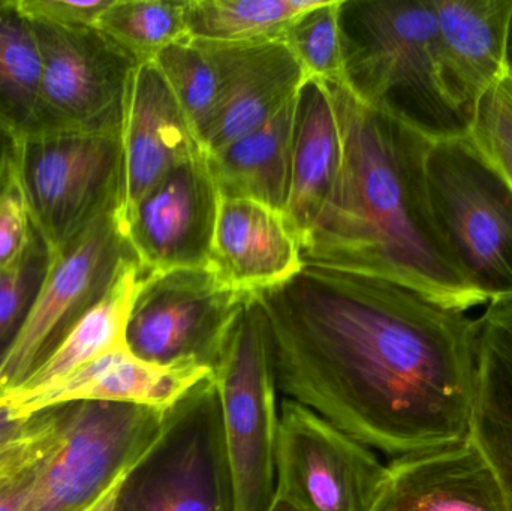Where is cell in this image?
<instances>
[{"instance_id":"obj_38","label":"cell","mask_w":512,"mask_h":511,"mask_svg":"<svg viewBox=\"0 0 512 511\" xmlns=\"http://www.w3.org/2000/svg\"><path fill=\"white\" fill-rule=\"evenodd\" d=\"M507 69L508 75H510L512 80V21L510 29V38H508Z\"/></svg>"},{"instance_id":"obj_24","label":"cell","mask_w":512,"mask_h":511,"mask_svg":"<svg viewBox=\"0 0 512 511\" xmlns=\"http://www.w3.org/2000/svg\"><path fill=\"white\" fill-rule=\"evenodd\" d=\"M41 54L32 21L18 0H0V126L20 140L32 122Z\"/></svg>"},{"instance_id":"obj_31","label":"cell","mask_w":512,"mask_h":511,"mask_svg":"<svg viewBox=\"0 0 512 511\" xmlns=\"http://www.w3.org/2000/svg\"><path fill=\"white\" fill-rule=\"evenodd\" d=\"M471 137L512 186V80L505 75L481 98Z\"/></svg>"},{"instance_id":"obj_4","label":"cell","mask_w":512,"mask_h":511,"mask_svg":"<svg viewBox=\"0 0 512 511\" xmlns=\"http://www.w3.org/2000/svg\"><path fill=\"white\" fill-rule=\"evenodd\" d=\"M433 219L469 290L489 305L512 299V186L469 135L432 141Z\"/></svg>"},{"instance_id":"obj_17","label":"cell","mask_w":512,"mask_h":511,"mask_svg":"<svg viewBox=\"0 0 512 511\" xmlns=\"http://www.w3.org/2000/svg\"><path fill=\"white\" fill-rule=\"evenodd\" d=\"M209 266L227 287L254 294L288 281L303 261L282 212L258 201L221 197Z\"/></svg>"},{"instance_id":"obj_6","label":"cell","mask_w":512,"mask_h":511,"mask_svg":"<svg viewBox=\"0 0 512 511\" xmlns=\"http://www.w3.org/2000/svg\"><path fill=\"white\" fill-rule=\"evenodd\" d=\"M114 511H236L215 377L167 411L155 443L126 474Z\"/></svg>"},{"instance_id":"obj_35","label":"cell","mask_w":512,"mask_h":511,"mask_svg":"<svg viewBox=\"0 0 512 511\" xmlns=\"http://www.w3.org/2000/svg\"><path fill=\"white\" fill-rule=\"evenodd\" d=\"M17 140L0 126V191L14 180V159Z\"/></svg>"},{"instance_id":"obj_2","label":"cell","mask_w":512,"mask_h":511,"mask_svg":"<svg viewBox=\"0 0 512 511\" xmlns=\"http://www.w3.org/2000/svg\"><path fill=\"white\" fill-rule=\"evenodd\" d=\"M328 83V81H327ZM343 155L333 192L301 245L303 264L370 273L468 312L483 305L454 266L427 194L432 140L330 83Z\"/></svg>"},{"instance_id":"obj_21","label":"cell","mask_w":512,"mask_h":511,"mask_svg":"<svg viewBox=\"0 0 512 511\" xmlns=\"http://www.w3.org/2000/svg\"><path fill=\"white\" fill-rule=\"evenodd\" d=\"M477 320L471 440L501 480L512 506V299Z\"/></svg>"},{"instance_id":"obj_23","label":"cell","mask_w":512,"mask_h":511,"mask_svg":"<svg viewBox=\"0 0 512 511\" xmlns=\"http://www.w3.org/2000/svg\"><path fill=\"white\" fill-rule=\"evenodd\" d=\"M140 276V263L129 264L110 291L77 321L50 356L20 387L5 395L12 399L35 395L108 351L126 345V324Z\"/></svg>"},{"instance_id":"obj_12","label":"cell","mask_w":512,"mask_h":511,"mask_svg":"<svg viewBox=\"0 0 512 511\" xmlns=\"http://www.w3.org/2000/svg\"><path fill=\"white\" fill-rule=\"evenodd\" d=\"M387 476L372 449L304 405L282 402L276 494L303 511H375Z\"/></svg>"},{"instance_id":"obj_11","label":"cell","mask_w":512,"mask_h":511,"mask_svg":"<svg viewBox=\"0 0 512 511\" xmlns=\"http://www.w3.org/2000/svg\"><path fill=\"white\" fill-rule=\"evenodd\" d=\"M137 261L120 227L117 209L54 252L23 324L0 357V389L8 393L20 387L110 291L123 270Z\"/></svg>"},{"instance_id":"obj_20","label":"cell","mask_w":512,"mask_h":511,"mask_svg":"<svg viewBox=\"0 0 512 511\" xmlns=\"http://www.w3.org/2000/svg\"><path fill=\"white\" fill-rule=\"evenodd\" d=\"M445 66L469 113L508 74L512 0H433Z\"/></svg>"},{"instance_id":"obj_5","label":"cell","mask_w":512,"mask_h":511,"mask_svg":"<svg viewBox=\"0 0 512 511\" xmlns=\"http://www.w3.org/2000/svg\"><path fill=\"white\" fill-rule=\"evenodd\" d=\"M236 511H268L279 432L273 339L255 293L243 303L215 369Z\"/></svg>"},{"instance_id":"obj_33","label":"cell","mask_w":512,"mask_h":511,"mask_svg":"<svg viewBox=\"0 0 512 511\" xmlns=\"http://www.w3.org/2000/svg\"><path fill=\"white\" fill-rule=\"evenodd\" d=\"M113 0H18L21 11L30 18L59 24H96L99 15Z\"/></svg>"},{"instance_id":"obj_37","label":"cell","mask_w":512,"mask_h":511,"mask_svg":"<svg viewBox=\"0 0 512 511\" xmlns=\"http://www.w3.org/2000/svg\"><path fill=\"white\" fill-rule=\"evenodd\" d=\"M268 511H303L300 507L295 506L291 501L286 500L282 495L276 494L274 495L273 503H271L270 509Z\"/></svg>"},{"instance_id":"obj_16","label":"cell","mask_w":512,"mask_h":511,"mask_svg":"<svg viewBox=\"0 0 512 511\" xmlns=\"http://www.w3.org/2000/svg\"><path fill=\"white\" fill-rule=\"evenodd\" d=\"M375 511H512L474 441L393 459Z\"/></svg>"},{"instance_id":"obj_32","label":"cell","mask_w":512,"mask_h":511,"mask_svg":"<svg viewBox=\"0 0 512 511\" xmlns=\"http://www.w3.org/2000/svg\"><path fill=\"white\" fill-rule=\"evenodd\" d=\"M32 231L17 183L12 180L0 191V269L18 257Z\"/></svg>"},{"instance_id":"obj_29","label":"cell","mask_w":512,"mask_h":511,"mask_svg":"<svg viewBox=\"0 0 512 511\" xmlns=\"http://www.w3.org/2000/svg\"><path fill=\"white\" fill-rule=\"evenodd\" d=\"M339 0H321L289 23L282 39L306 77L343 84Z\"/></svg>"},{"instance_id":"obj_14","label":"cell","mask_w":512,"mask_h":511,"mask_svg":"<svg viewBox=\"0 0 512 511\" xmlns=\"http://www.w3.org/2000/svg\"><path fill=\"white\" fill-rule=\"evenodd\" d=\"M122 155L119 219L171 168L206 155L155 62L140 63L135 71L123 120Z\"/></svg>"},{"instance_id":"obj_30","label":"cell","mask_w":512,"mask_h":511,"mask_svg":"<svg viewBox=\"0 0 512 511\" xmlns=\"http://www.w3.org/2000/svg\"><path fill=\"white\" fill-rule=\"evenodd\" d=\"M53 254L32 225L23 251L0 269V341L14 338L50 269Z\"/></svg>"},{"instance_id":"obj_27","label":"cell","mask_w":512,"mask_h":511,"mask_svg":"<svg viewBox=\"0 0 512 511\" xmlns=\"http://www.w3.org/2000/svg\"><path fill=\"white\" fill-rule=\"evenodd\" d=\"M188 0H113L96 26L141 63L152 62L168 45L186 38Z\"/></svg>"},{"instance_id":"obj_22","label":"cell","mask_w":512,"mask_h":511,"mask_svg":"<svg viewBox=\"0 0 512 511\" xmlns=\"http://www.w3.org/2000/svg\"><path fill=\"white\" fill-rule=\"evenodd\" d=\"M294 102L255 131L207 155L222 198H245L285 212Z\"/></svg>"},{"instance_id":"obj_15","label":"cell","mask_w":512,"mask_h":511,"mask_svg":"<svg viewBox=\"0 0 512 511\" xmlns=\"http://www.w3.org/2000/svg\"><path fill=\"white\" fill-rule=\"evenodd\" d=\"M221 69L222 92L203 140L206 155L219 152L273 119L306 80L283 39L252 44L212 42Z\"/></svg>"},{"instance_id":"obj_28","label":"cell","mask_w":512,"mask_h":511,"mask_svg":"<svg viewBox=\"0 0 512 511\" xmlns=\"http://www.w3.org/2000/svg\"><path fill=\"white\" fill-rule=\"evenodd\" d=\"M69 405L33 416L14 440L0 447V511H20L48 455L59 446Z\"/></svg>"},{"instance_id":"obj_39","label":"cell","mask_w":512,"mask_h":511,"mask_svg":"<svg viewBox=\"0 0 512 511\" xmlns=\"http://www.w3.org/2000/svg\"><path fill=\"white\" fill-rule=\"evenodd\" d=\"M2 191H3V189H2Z\"/></svg>"},{"instance_id":"obj_8","label":"cell","mask_w":512,"mask_h":511,"mask_svg":"<svg viewBox=\"0 0 512 511\" xmlns=\"http://www.w3.org/2000/svg\"><path fill=\"white\" fill-rule=\"evenodd\" d=\"M30 21L41 54V81L23 137L65 132L122 135L140 60L96 24Z\"/></svg>"},{"instance_id":"obj_25","label":"cell","mask_w":512,"mask_h":511,"mask_svg":"<svg viewBox=\"0 0 512 511\" xmlns=\"http://www.w3.org/2000/svg\"><path fill=\"white\" fill-rule=\"evenodd\" d=\"M319 3L321 0H188V35L221 44L277 41L294 18Z\"/></svg>"},{"instance_id":"obj_1","label":"cell","mask_w":512,"mask_h":511,"mask_svg":"<svg viewBox=\"0 0 512 511\" xmlns=\"http://www.w3.org/2000/svg\"><path fill=\"white\" fill-rule=\"evenodd\" d=\"M255 296L286 399L391 461L471 438L477 320L468 312L318 264Z\"/></svg>"},{"instance_id":"obj_13","label":"cell","mask_w":512,"mask_h":511,"mask_svg":"<svg viewBox=\"0 0 512 511\" xmlns=\"http://www.w3.org/2000/svg\"><path fill=\"white\" fill-rule=\"evenodd\" d=\"M219 200L207 155L182 162L161 177L117 218L141 272L209 266Z\"/></svg>"},{"instance_id":"obj_36","label":"cell","mask_w":512,"mask_h":511,"mask_svg":"<svg viewBox=\"0 0 512 511\" xmlns=\"http://www.w3.org/2000/svg\"><path fill=\"white\" fill-rule=\"evenodd\" d=\"M125 477L126 476H123L122 479L107 492V495L102 498L101 503H99L98 507L93 511H114V509H116L117 497H119L120 488H122Z\"/></svg>"},{"instance_id":"obj_34","label":"cell","mask_w":512,"mask_h":511,"mask_svg":"<svg viewBox=\"0 0 512 511\" xmlns=\"http://www.w3.org/2000/svg\"><path fill=\"white\" fill-rule=\"evenodd\" d=\"M33 417H27L15 402L0 395V447L21 434Z\"/></svg>"},{"instance_id":"obj_9","label":"cell","mask_w":512,"mask_h":511,"mask_svg":"<svg viewBox=\"0 0 512 511\" xmlns=\"http://www.w3.org/2000/svg\"><path fill=\"white\" fill-rule=\"evenodd\" d=\"M167 411L116 402L69 404L59 446L20 511H93L150 449Z\"/></svg>"},{"instance_id":"obj_18","label":"cell","mask_w":512,"mask_h":511,"mask_svg":"<svg viewBox=\"0 0 512 511\" xmlns=\"http://www.w3.org/2000/svg\"><path fill=\"white\" fill-rule=\"evenodd\" d=\"M209 378H213L212 372L200 366H159L144 362L122 345L42 392L23 399H9L27 417L77 402H116L168 411Z\"/></svg>"},{"instance_id":"obj_10","label":"cell","mask_w":512,"mask_h":511,"mask_svg":"<svg viewBox=\"0 0 512 511\" xmlns=\"http://www.w3.org/2000/svg\"><path fill=\"white\" fill-rule=\"evenodd\" d=\"M248 297L227 287L210 266L141 272L126 347L153 365L200 366L215 374Z\"/></svg>"},{"instance_id":"obj_3","label":"cell","mask_w":512,"mask_h":511,"mask_svg":"<svg viewBox=\"0 0 512 511\" xmlns=\"http://www.w3.org/2000/svg\"><path fill=\"white\" fill-rule=\"evenodd\" d=\"M343 84L357 101L432 141L471 134L433 0H339Z\"/></svg>"},{"instance_id":"obj_7","label":"cell","mask_w":512,"mask_h":511,"mask_svg":"<svg viewBox=\"0 0 512 511\" xmlns=\"http://www.w3.org/2000/svg\"><path fill=\"white\" fill-rule=\"evenodd\" d=\"M14 180L33 227L51 254L59 252L119 209L122 135H27L15 146Z\"/></svg>"},{"instance_id":"obj_19","label":"cell","mask_w":512,"mask_h":511,"mask_svg":"<svg viewBox=\"0 0 512 511\" xmlns=\"http://www.w3.org/2000/svg\"><path fill=\"white\" fill-rule=\"evenodd\" d=\"M342 155V129L330 83L306 77L295 96L289 194L283 212L300 248L333 192Z\"/></svg>"},{"instance_id":"obj_26","label":"cell","mask_w":512,"mask_h":511,"mask_svg":"<svg viewBox=\"0 0 512 511\" xmlns=\"http://www.w3.org/2000/svg\"><path fill=\"white\" fill-rule=\"evenodd\" d=\"M152 62L164 75L203 146L222 92L221 69L212 42L186 36L164 48Z\"/></svg>"}]
</instances>
